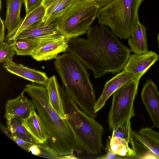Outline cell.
I'll return each instance as SVG.
<instances>
[{
	"mask_svg": "<svg viewBox=\"0 0 159 159\" xmlns=\"http://www.w3.org/2000/svg\"><path fill=\"white\" fill-rule=\"evenodd\" d=\"M141 78H135L123 85L113 94L108 121L111 130L135 116L134 103Z\"/></svg>",
	"mask_w": 159,
	"mask_h": 159,
	"instance_id": "7",
	"label": "cell"
},
{
	"mask_svg": "<svg viewBox=\"0 0 159 159\" xmlns=\"http://www.w3.org/2000/svg\"><path fill=\"white\" fill-rule=\"evenodd\" d=\"M23 91L16 98L7 100L4 117L7 120L18 118L24 120L36 109L34 102L24 95Z\"/></svg>",
	"mask_w": 159,
	"mask_h": 159,
	"instance_id": "10",
	"label": "cell"
},
{
	"mask_svg": "<svg viewBox=\"0 0 159 159\" xmlns=\"http://www.w3.org/2000/svg\"><path fill=\"white\" fill-rule=\"evenodd\" d=\"M159 59L158 55L152 51L143 54L134 53L130 55L123 70L132 73L135 78H141Z\"/></svg>",
	"mask_w": 159,
	"mask_h": 159,
	"instance_id": "11",
	"label": "cell"
},
{
	"mask_svg": "<svg viewBox=\"0 0 159 159\" xmlns=\"http://www.w3.org/2000/svg\"><path fill=\"white\" fill-rule=\"evenodd\" d=\"M0 10H1V8H2V1L1 0H0Z\"/></svg>",
	"mask_w": 159,
	"mask_h": 159,
	"instance_id": "33",
	"label": "cell"
},
{
	"mask_svg": "<svg viewBox=\"0 0 159 159\" xmlns=\"http://www.w3.org/2000/svg\"><path fill=\"white\" fill-rule=\"evenodd\" d=\"M69 39L64 36L40 41L31 56L38 61L56 59L59 53L66 52Z\"/></svg>",
	"mask_w": 159,
	"mask_h": 159,
	"instance_id": "8",
	"label": "cell"
},
{
	"mask_svg": "<svg viewBox=\"0 0 159 159\" xmlns=\"http://www.w3.org/2000/svg\"><path fill=\"white\" fill-rule=\"evenodd\" d=\"M43 0H24L26 14L42 5Z\"/></svg>",
	"mask_w": 159,
	"mask_h": 159,
	"instance_id": "28",
	"label": "cell"
},
{
	"mask_svg": "<svg viewBox=\"0 0 159 159\" xmlns=\"http://www.w3.org/2000/svg\"><path fill=\"white\" fill-rule=\"evenodd\" d=\"M64 36L59 30L57 20L48 25H46L42 20L33 24L22 31L17 37L15 41L17 39H30L39 42Z\"/></svg>",
	"mask_w": 159,
	"mask_h": 159,
	"instance_id": "9",
	"label": "cell"
},
{
	"mask_svg": "<svg viewBox=\"0 0 159 159\" xmlns=\"http://www.w3.org/2000/svg\"><path fill=\"white\" fill-rule=\"evenodd\" d=\"M10 43L16 54L21 56H31L38 45V41L30 39H17Z\"/></svg>",
	"mask_w": 159,
	"mask_h": 159,
	"instance_id": "24",
	"label": "cell"
},
{
	"mask_svg": "<svg viewBox=\"0 0 159 159\" xmlns=\"http://www.w3.org/2000/svg\"><path fill=\"white\" fill-rule=\"evenodd\" d=\"M4 67L11 73L45 87L49 79L45 73L21 64L15 63Z\"/></svg>",
	"mask_w": 159,
	"mask_h": 159,
	"instance_id": "15",
	"label": "cell"
},
{
	"mask_svg": "<svg viewBox=\"0 0 159 159\" xmlns=\"http://www.w3.org/2000/svg\"><path fill=\"white\" fill-rule=\"evenodd\" d=\"M45 13V9L42 5L26 14L24 18H22L21 22L16 29L11 34L6 35V40L10 43L15 41L17 37L27 28L43 20Z\"/></svg>",
	"mask_w": 159,
	"mask_h": 159,
	"instance_id": "18",
	"label": "cell"
},
{
	"mask_svg": "<svg viewBox=\"0 0 159 159\" xmlns=\"http://www.w3.org/2000/svg\"><path fill=\"white\" fill-rule=\"evenodd\" d=\"M86 38L69 39L66 52L76 56L87 68L93 70L96 78L106 74L119 72L130 56V50L102 24L91 27Z\"/></svg>",
	"mask_w": 159,
	"mask_h": 159,
	"instance_id": "1",
	"label": "cell"
},
{
	"mask_svg": "<svg viewBox=\"0 0 159 159\" xmlns=\"http://www.w3.org/2000/svg\"><path fill=\"white\" fill-rule=\"evenodd\" d=\"M54 63L68 94L80 109L96 118L95 92L85 66L76 56L67 52L58 56Z\"/></svg>",
	"mask_w": 159,
	"mask_h": 159,
	"instance_id": "3",
	"label": "cell"
},
{
	"mask_svg": "<svg viewBox=\"0 0 159 159\" xmlns=\"http://www.w3.org/2000/svg\"><path fill=\"white\" fill-rule=\"evenodd\" d=\"M24 91L34 102L47 136L46 144L61 156L73 154L75 143L65 119L51 105L45 87L35 83L26 84Z\"/></svg>",
	"mask_w": 159,
	"mask_h": 159,
	"instance_id": "2",
	"label": "cell"
},
{
	"mask_svg": "<svg viewBox=\"0 0 159 159\" xmlns=\"http://www.w3.org/2000/svg\"><path fill=\"white\" fill-rule=\"evenodd\" d=\"M22 121V120L18 118L7 120V127L10 133L26 142L37 145L41 146L42 144L37 143L23 126Z\"/></svg>",
	"mask_w": 159,
	"mask_h": 159,
	"instance_id": "22",
	"label": "cell"
},
{
	"mask_svg": "<svg viewBox=\"0 0 159 159\" xmlns=\"http://www.w3.org/2000/svg\"><path fill=\"white\" fill-rule=\"evenodd\" d=\"M141 96L154 126L159 129V93L152 80H148L145 84Z\"/></svg>",
	"mask_w": 159,
	"mask_h": 159,
	"instance_id": "12",
	"label": "cell"
},
{
	"mask_svg": "<svg viewBox=\"0 0 159 159\" xmlns=\"http://www.w3.org/2000/svg\"><path fill=\"white\" fill-rule=\"evenodd\" d=\"M107 153L106 154L98 157L99 159H113L120 158V157L114 153L107 145L106 148Z\"/></svg>",
	"mask_w": 159,
	"mask_h": 159,
	"instance_id": "29",
	"label": "cell"
},
{
	"mask_svg": "<svg viewBox=\"0 0 159 159\" xmlns=\"http://www.w3.org/2000/svg\"><path fill=\"white\" fill-rule=\"evenodd\" d=\"M8 137L15 142L19 147L27 152H29V148L30 146L33 144L30 143L20 139L15 135L11 134L10 132Z\"/></svg>",
	"mask_w": 159,
	"mask_h": 159,
	"instance_id": "27",
	"label": "cell"
},
{
	"mask_svg": "<svg viewBox=\"0 0 159 159\" xmlns=\"http://www.w3.org/2000/svg\"><path fill=\"white\" fill-rule=\"evenodd\" d=\"M134 147L139 146L150 152L159 159V133L146 127L138 131H132Z\"/></svg>",
	"mask_w": 159,
	"mask_h": 159,
	"instance_id": "13",
	"label": "cell"
},
{
	"mask_svg": "<svg viewBox=\"0 0 159 159\" xmlns=\"http://www.w3.org/2000/svg\"><path fill=\"white\" fill-rule=\"evenodd\" d=\"M100 9L93 0H75L57 20L59 31L68 39L84 34L97 18Z\"/></svg>",
	"mask_w": 159,
	"mask_h": 159,
	"instance_id": "6",
	"label": "cell"
},
{
	"mask_svg": "<svg viewBox=\"0 0 159 159\" xmlns=\"http://www.w3.org/2000/svg\"><path fill=\"white\" fill-rule=\"evenodd\" d=\"M144 0H116L100 8L97 18L99 24L108 26L116 36L129 38L139 21L138 10Z\"/></svg>",
	"mask_w": 159,
	"mask_h": 159,
	"instance_id": "5",
	"label": "cell"
},
{
	"mask_svg": "<svg viewBox=\"0 0 159 159\" xmlns=\"http://www.w3.org/2000/svg\"><path fill=\"white\" fill-rule=\"evenodd\" d=\"M157 42H158V48H159V33L157 35Z\"/></svg>",
	"mask_w": 159,
	"mask_h": 159,
	"instance_id": "32",
	"label": "cell"
},
{
	"mask_svg": "<svg viewBox=\"0 0 159 159\" xmlns=\"http://www.w3.org/2000/svg\"><path fill=\"white\" fill-rule=\"evenodd\" d=\"M107 145L115 154L120 156L126 157H136V152L129 146L125 139L111 136Z\"/></svg>",
	"mask_w": 159,
	"mask_h": 159,
	"instance_id": "23",
	"label": "cell"
},
{
	"mask_svg": "<svg viewBox=\"0 0 159 159\" xmlns=\"http://www.w3.org/2000/svg\"><path fill=\"white\" fill-rule=\"evenodd\" d=\"M22 124L39 144L46 143L47 136L41 120L35 111L27 118L22 120Z\"/></svg>",
	"mask_w": 159,
	"mask_h": 159,
	"instance_id": "20",
	"label": "cell"
},
{
	"mask_svg": "<svg viewBox=\"0 0 159 159\" xmlns=\"http://www.w3.org/2000/svg\"><path fill=\"white\" fill-rule=\"evenodd\" d=\"M46 87L51 105L61 117L64 118V113L62 100L59 89V84L55 75L49 78Z\"/></svg>",
	"mask_w": 159,
	"mask_h": 159,
	"instance_id": "21",
	"label": "cell"
},
{
	"mask_svg": "<svg viewBox=\"0 0 159 159\" xmlns=\"http://www.w3.org/2000/svg\"><path fill=\"white\" fill-rule=\"evenodd\" d=\"M65 119L72 133L77 155H97L103 148L102 125L80 109L59 84Z\"/></svg>",
	"mask_w": 159,
	"mask_h": 159,
	"instance_id": "4",
	"label": "cell"
},
{
	"mask_svg": "<svg viewBox=\"0 0 159 159\" xmlns=\"http://www.w3.org/2000/svg\"><path fill=\"white\" fill-rule=\"evenodd\" d=\"M147 28L138 22L128 40L130 51L134 53L143 54L148 52L146 34Z\"/></svg>",
	"mask_w": 159,
	"mask_h": 159,
	"instance_id": "19",
	"label": "cell"
},
{
	"mask_svg": "<svg viewBox=\"0 0 159 159\" xmlns=\"http://www.w3.org/2000/svg\"><path fill=\"white\" fill-rule=\"evenodd\" d=\"M75 0H43L45 13L43 20L46 25L62 16Z\"/></svg>",
	"mask_w": 159,
	"mask_h": 159,
	"instance_id": "16",
	"label": "cell"
},
{
	"mask_svg": "<svg viewBox=\"0 0 159 159\" xmlns=\"http://www.w3.org/2000/svg\"><path fill=\"white\" fill-rule=\"evenodd\" d=\"M24 0H6L7 11L4 21L7 30L6 35L14 31L21 20L20 15L21 7Z\"/></svg>",
	"mask_w": 159,
	"mask_h": 159,
	"instance_id": "17",
	"label": "cell"
},
{
	"mask_svg": "<svg viewBox=\"0 0 159 159\" xmlns=\"http://www.w3.org/2000/svg\"><path fill=\"white\" fill-rule=\"evenodd\" d=\"M100 8L106 6L116 0H93Z\"/></svg>",
	"mask_w": 159,
	"mask_h": 159,
	"instance_id": "31",
	"label": "cell"
},
{
	"mask_svg": "<svg viewBox=\"0 0 159 159\" xmlns=\"http://www.w3.org/2000/svg\"><path fill=\"white\" fill-rule=\"evenodd\" d=\"M112 136L124 139L132 148L134 143L132 136L130 120H128L112 130Z\"/></svg>",
	"mask_w": 159,
	"mask_h": 159,
	"instance_id": "25",
	"label": "cell"
},
{
	"mask_svg": "<svg viewBox=\"0 0 159 159\" xmlns=\"http://www.w3.org/2000/svg\"><path fill=\"white\" fill-rule=\"evenodd\" d=\"M0 43L3 42L5 39V30L6 27L4 21L0 17Z\"/></svg>",
	"mask_w": 159,
	"mask_h": 159,
	"instance_id": "30",
	"label": "cell"
},
{
	"mask_svg": "<svg viewBox=\"0 0 159 159\" xmlns=\"http://www.w3.org/2000/svg\"><path fill=\"white\" fill-rule=\"evenodd\" d=\"M135 78L132 73L122 70L107 82L102 93L96 101L95 110L97 113L104 106L108 98L119 88L126 83Z\"/></svg>",
	"mask_w": 159,
	"mask_h": 159,
	"instance_id": "14",
	"label": "cell"
},
{
	"mask_svg": "<svg viewBox=\"0 0 159 159\" xmlns=\"http://www.w3.org/2000/svg\"><path fill=\"white\" fill-rule=\"evenodd\" d=\"M16 54V52L10 43L5 41L0 43V62L4 67L15 63L13 59Z\"/></svg>",
	"mask_w": 159,
	"mask_h": 159,
	"instance_id": "26",
	"label": "cell"
}]
</instances>
